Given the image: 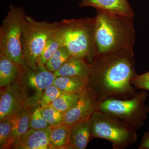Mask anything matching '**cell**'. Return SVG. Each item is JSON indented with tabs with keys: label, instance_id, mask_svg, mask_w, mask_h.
<instances>
[{
	"label": "cell",
	"instance_id": "17",
	"mask_svg": "<svg viewBox=\"0 0 149 149\" xmlns=\"http://www.w3.org/2000/svg\"><path fill=\"white\" fill-rule=\"evenodd\" d=\"M87 80L67 76L56 77L53 85L67 94H80L86 88Z\"/></svg>",
	"mask_w": 149,
	"mask_h": 149
},
{
	"label": "cell",
	"instance_id": "10",
	"mask_svg": "<svg viewBox=\"0 0 149 149\" xmlns=\"http://www.w3.org/2000/svg\"><path fill=\"white\" fill-rule=\"evenodd\" d=\"M98 102L86 88L80 94L77 103L64 114L65 124L71 127L91 119L97 110Z\"/></svg>",
	"mask_w": 149,
	"mask_h": 149
},
{
	"label": "cell",
	"instance_id": "18",
	"mask_svg": "<svg viewBox=\"0 0 149 149\" xmlns=\"http://www.w3.org/2000/svg\"><path fill=\"white\" fill-rule=\"evenodd\" d=\"M52 128L50 145L52 149H70L71 128L66 124Z\"/></svg>",
	"mask_w": 149,
	"mask_h": 149
},
{
	"label": "cell",
	"instance_id": "16",
	"mask_svg": "<svg viewBox=\"0 0 149 149\" xmlns=\"http://www.w3.org/2000/svg\"><path fill=\"white\" fill-rule=\"evenodd\" d=\"M20 65L6 55L0 54V87H6L18 79Z\"/></svg>",
	"mask_w": 149,
	"mask_h": 149
},
{
	"label": "cell",
	"instance_id": "8",
	"mask_svg": "<svg viewBox=\"0 0 149 149\" xmlns=\"http://www.w3.org/2000/svg\"><path fill=\"white\" fill-rule=\"evenodd\" d=\"M3 88L0 95V120L12 119L30 104L27 92L18 79Z\"/></svg>",
	"mask_w": 149,
	"mask_h": 149
},
{
	"label": "cell",
	"instance_id": "27",
	"mask_svg": "<svg viewBox=\"0 0 149 149\" xmlns=\"http://www.w3.org/2000/svg\"><path fill=\"white\" fill-rule=\"evenodd\" d=\"M139 149H149V132L144 134L139 145Z\"/></svg>",
	"mask_w": 149,
	"mask_h": 149
},
{
	"label": "cell",
	"instance_id": "15",
	"mask_svg": "<svg viewBox=\"0 0 149 149\" xmlns=\"http://www.w3.org/2000/svg\"><path fill=\"white\" fill-rule=\"evenodd\" d=\"M70 128V149L86 148L89 141L92 139L90 119L73 125Z\"/></svg>",
	"mask_w": 149,
	"mask_h": 149
},
{
	"label": "cell",
	"instance_id": "4",
	"mask_svg": "<svg viewBox=\"0 0 149 149\" xmlns=\"http://www.w3.org/2000/svg\"><path fill=\"white\" fill-rule=\"evenodd\" d=\"M90 120L92 139L109 141L113 149L125 148L137 141L135 128L111 116L97 110Z\"/></svg>",
	"mask_w": 149,
	"mask_h": 149
},
{
	"label": "cell",
	"instance_id": "26",
	"mask_svg": "<svg viewBox=\"0 0 149 149\" xmlns=\"http://www.w3.org/2000/svg\"><path fill=\"white\" fill-rule=\"evenodd\" d=\"M131 83L137 89L149 91V71L144 74H136L132 78Z\"/></svg>",
	"mask_w": 149,
	"mask_h": 149
},
{
	"label": "cell",
	"instance_id": "19",
	"mask_svg": "<svg viewBox=\"0 0 149 149\" xmlns=\"http://www.w3.org/2000/svg\"><path fill=\"white\" fill-rule=\"evenodd\" d=\"M56 31L57 30L48 40L42 52L37 58V65H45L46 62L56 51L63 46Z\"/></svg>",
	"mask_w": 149,
	"mask_h": 149
},
{
	"label": "cell",
	"instance_id": "6",
	"mask_svg": "<svg viewBox=\"0 0 149 149\" xmlns=\"http://www.w3.org/2000/svg\"><path fill=\"white\" fill-rule=\"evenodd\" d=\"M147 97V92L142 90L132 98L107 99L98 103L97 110L139 130L143 126L149 113V108L146 103Z\"/></svg>",
	"mask_w": 149,
	"mask_h": 149
},
{
	"label": "cell",
	"instance_id": "9",
	"mask_svg": "<svg viewBox=\"0 0 149 149\" xmlns=\"http://www.w3.org/2000/svg\"><path fill=\"white\" fill-rule=\"evenodd\" d=\"M56 77L45 65H37L36 69H33L21 65L18 79L24 89L29 88L36 92L35 100L38 101L44 90L53 85Z\"/></svg>",
	"mask_w": 149,
	"mask_h": 149
},
{
	"label": "cell",
	"instance_id": "20",
	"mask_svg": "<svg viewBox=\"0 0 149 149\" xmlns=\"http://www.w3.org/2000/svg\"><path fill=\"white\" fill-rule=\"evenodd\" d=\"M70 56L71 55L67 48L64 46H61L48 60L45 65L51 72H56L63 65Z\"/></svg>",
	"mask_w": 149,
	"mask_h": 149
},
{
	"label": "cell",
	"instance_id": "12",
	"mask_svg": "<svg viewBox=\"0 0 149 149\" xmlns=\"http://www.w3.org/2000/svg\"><path fill=\"white\" fill-rule=\"evenodd\" d=\"M79 6L81 8L92 7L111 13L135 16L128 0H81Z\"/></svg>",
	"mask_w": 149,
	"mask_h": 149
},
{
	"label": "cell",
	"instance_id": "24",
	"mask_svg": "<svg viewBox=\"0 0 149 149\" xmlns=\"http://www.w3.org/2000/svg\"><path fill=\"white\" fill-rule=\"evenodd\" d=\"M12 128V120H0V148L4 149L10 137Z\"/></svg>",
	"mask_w": 149,
	"mask_h": 149
},
{
	"label": "cell",
	"instance_id": "21",
	"mask_svg": "<svg viewBox=\"0 0 149 149\" xmlns=\"http://www.w3.org/2000/svg\"><path fill=\"white\" fill-rule=\"evenodd\" d=\"M40 110L43 117L51 128H55L65 124V113L56 109L52 105L40 107Z\"/></svg>",
	"mask_w": 149,
	"mask_h": 149
},
{
	"label": "cell",
	"instance_id": "5",
	"mask_svg": "<svg viewBox=\"0 0 149 149\" xmlns=\"http://www.w3.org/2000/svg\"><path fill=\"white\" fill-rule=\"evenodd\" d=\"M58 22L37 21L26 15L22 24L21 45L23 64L33 69L37 68V58L47 42L57 29Z\"/></svg>",
	"mask_w": 149,
	"mask_h": 149
},
{
	"label": "cell",
	"instance_id": "13",
	"mask_svg": "<svg viewBox=\"0 0 149 149\" xmlns=\"http://www.w3.org/2000/svg\"><path fill=\"white\" fill-rule=\"evenodd\" d=\"M91 70L92 64L87 63L85 58L71 56L54 74L56 77L67 76L88 80Z\"/></svg>",
	"mask_w": 149,
	"mask_h": 149
},
{
	"label": "cell",
	"instance_id": "23",
	"mask_svg": "<svg viewBox=\"0 0 149 149\" xmlns=\"http://www.w3.org/2000/svg\"><path fill=\"white\" fill-rule=\"evenodd\" d=\"M65 93L55 85H51L44 90L37 101L41 107L48 106L52 105L54 100Z\"/></svg>",
	"mask_w": 149,
	"mask_h": 149
},
{
	"label": "cell",
	"instance_id": "7",
	"mask_svg": "<svg viewBox=\"0 0 149 149\" xmlns=\"http://www.w3.org/2000/svg\"><path fill=\"white\" fill-rule=\"evenodd\" d=\"M26 15L24 8L11 4L0 27V54L6 55L20 65L23 64L21 35Z\"/></svg>",
	"mask_w": 149,
	"mask_h": 149
},
{
	"label": "cell",
	"instance_id": "11",
	"mask_svg": "<svg viewBox=\"0 0 149 149\" xmlns=\"http://www.w3.org/2000/svg\"><path fill=\"white\" fill-rule=\"evenodd\" d=\"M51 131V127L38 130L30 128L23 136L13 143L10 149H52Z\"/></svg>",
	"mask_w": 149,
	"mask_h": 149
},
{
	"label": "cell",
	"instance_id": "25",
	"mask_svg": "<svg viewBox=\"0 0 149 149\" xmlns=\"http://www.w3.org/2000/svg\"><path fill=\"white\" fill-rule=\"evenodd\" d=\"M50 127L49 123L43 117L40 107L38 106L32 113L30 120V128L34 129H41Z\"/></svg>",
	"mask_w": 149,
	"mask_h": 149
},
{
	"label": "cell",
	"instance_id": "3",
	"mask_svg": "<svg viewBox=\"0 0 149 149\" xmlns=\"http://www.w3.org/2000/svg\"><path fill=\"white\" fill-rule=\"evenodd\" d=\"M95 29V17L63 19L56 32L71 56L87 58L91 64L98 55Z\"/></svg>",
	"mask_w": 149,
	"mask_h": 149
},
{
	"label": "cell",
	"instance_id": "1",
	"mask_svg": "<svg viewBox=\"0 0 149 149\" xmlns=\"http://www.w3.org/2000/svg\"><path fill=\"white\" fill-rule=\"evenodd\" d=\"M133 51L98 54L93 61L86 88L99 102L107 99L126 100L138 92L131 84L137 74Z\"/></svg>",
	"mask_w": 149,
	"mask_h": 149
},
{
	"label": "cell",
	"instance_id": "2",
	"mask_svg": "<svg viewBox=\"0 0 149 149\" xmlns=\"http://www.w3.org/2000/svg\"><path fill=\"white\" fill-rule=\"evenodd\" d=\"M95 37L98 54L133 51V17L96 9Z\"/></svg>",
	"mask_w": 149,
	"mask_h": 149
},
{
	"label": "cell",
	"instance_id": "14",
	"mask_svg": "<svg viewBox=\"0 0 149 149\" xmlns=\"http://www.w3.org/2000/svg\"><path fill=\"white\" fill-rule=\"evenodd\" d=\"M29 104L12 119V128L10 139L4 149H10L12 144L30 128V120L35 109Z\"/></svg>",
	"mask_w": 149,
	"mask_h": 149
},
{
	"label": "cell",
	"instance_id": "22",
	"mask_svg": "<svg viewBox=\"0 0 149 149\" xmlns=\"http://www.w3.org/2000/svg\"><path fill=\"white\" fill-rule=\"evenodd\" d=\"M80 95L65 93L54 100L52 105L59 111L65 113L77 103Z\"/></svg>",
	"mask_w": 149,
	"mask_h": 149
}]
</instances>
